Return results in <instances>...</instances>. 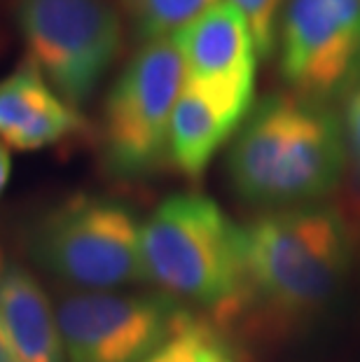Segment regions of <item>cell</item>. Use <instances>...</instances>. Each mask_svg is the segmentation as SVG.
<instances>
[{
  "mask_svg": "<svg viewBox=\"0 0 360 362\" xmlns=\"http://www.w3.org/2000/svg\"><path fill=\"white\" fill-rule=\"evenodd\" d=\"M246 311L267 325H297L323 311L351 264L344 215L332 206H293L241 227Z\"/></svg>",
  "mask_w": 360,
  "mask_h": 362,
  "instance_id": "cell-1",
  "label": "cell"
},
{
  "mask_svg": "<svg viewBox=\"0 0 360 362\" xmlns=\"http://www.w3.org/2000/svg\"><path fill=\"white\" fill-rule=\"evenodd\" d=\"M347 159L342 122L330 107L274 94L248 112L227 166L243 202L293 206L335 189Z\"/></svg>",
  "mask_w": 360,
  "mask_h": 362,
  "instance_id": "cell-2",
  "label": "cell"
},
{
  "mask_svg": "<svg viewBox=\"0 0 360 362\" xmlns=\"http://www.w3.org/2000/svg\"><path fill=\"white\" fill-rule=\"evenodd\" d=\"M141 264L162 295L206 311L220 327L246 313L241 227L211 197H166L141 222Z\"/></svg>",
  "mask_w": 360,
  "mask_h": 362,
  "instance_id": "cell-3",
  "label": "cell"
},
{
  "mask_svg": "<svg viewBox=\"0 0 360 362\" xmlns=\"http://www.w3.org/2000/svg\"><path fill=\"white\" fill-rule=\"evenodd\" d=\"M26 252L42 272L80 292L145 281L141 222L117 199L75 194L50 208L28 229Z\"/></svg>",
  "mask_w": 360,
  "mask_h": 362,
  "instance_id": "cell-4",
  "label": "cell"
},
{
  "mask_svg": "<svg viewBox=\"0 0 360 362\" xmlns=\"http://www.w3.org/2000/svg\"><path fill=\"white\" fill-rule=\"evenodd\" d=\"M185 66L171 37L143 42L105 96L101 159L112 178L141 180L168 159V131Z\"/></svg>",
  "mask_w": 360,
  "mask_h": 362,
  "instance_id": "cell-5",
  "label": "cell"
},
{
  "mask_svg": "<svg viewBox=\"0 0 360 362\" xmlns=\"http://www.w3.org/2000/svg\"><path fill=\"white\" fill-rule=\"evenodd\" d=\"M14 19L28 64L75 107L89 101L124 42L110 0H14Z\"/></svg>",
  "mask_w": 360,
  "mask_h": 362,
  "instance_id": "cell-6",
  "label": "cell"
},
{
  "mask_svg": "<svg viewBox=\"0 0 360 362\" xmlns=\"http://www.w3.org/2000/svg\"><path fill=\"white\" fill-rule=\"evenodd\" d=\"M187 313L162 292H71L57 306L66 362H145Z\"/></svg>",
  "mask_w": 360,
  "mask_h": 362,
  "instance_id": "cell-7",
  "label": "cell"
},
{
  "mask_svg": "<svg viewBox=\"0 0 360 362\" xmlns=\"http://www.w3.org/2000/svg\"><path fill=\"white\" fill-rule=\"evenodd\" d=\"M360 71V0H286L281 75L295 96L325 103Z\"/></svg>",
  "mask_w": 360,
  "mask_h": 362,
  "instance_id": "cell-8",
  "label": "cell"
},
{
  "mask_svg": "<svg viewBox=\"0 0 360 362\" xmlns=\"http://www.w3.org/2000/svg\"><path fill=\"white\" fill-rule=\"evenodd\" d=\"M171 40L182 57L185 84L250 110L260 57L246 17L229 0L213 3Z\"/></svg>",
  "mask_w": 360,
  "mask_h": 362,
  "instance_id": "cell-9",
  "label": "cell"
},
{
  "mask_svg": "<svg viewBox=\"0 0 360 362\" xmlns=\"http://www.w3.org/2000/svg\"><path fill=\"white\" fill-rule=\"evenodd\" d=\"M84 129V117L26 61L0 80V141L33 152L57 145Z\"/></svg>",
  "mask_w": 360,
  "mask_h": 362,
  "instance_id": "cell-10",
  "label": "cell"
},
{
  "mask_svg": "<svg viewBox=\"0 0 360 362\" xmlns=\"http://www.w3.org/2000/svg\"><path fill=\"white\" fill-rule=\"evenodd\" d=\"M0 327L17 362H66L57 311L21 264L0 267Z\"/></svg>",
  "mask_w": 360,
  "mask_h": 362,
  "instance_id": "cell-11",
  "label": "cell"
},
{
  "mask_svg": "<svg viewBox=\"0 0 360 362\" xmlns=\"http://www.w3.org/2000/svg\"><path fill=\"white\" fill-rule=\"evenodd\" d=\"M250 110L229 105L206 91L182 84L171 115L168 159L187 178H202L213 155L234 134Z\"/></svg>",
  "mask_w": 360,
  "mask_h": 362,
  "instance_id": "cell-12",
  "label": "cell"
},
{
  "mask_svg": "<svg viewBox=\"0 0 360 362\" xmlns=\"http://www.w3.org/2000/svg\"><path fill=\"white\" fill-rule=\"evenodd\" d=\"M145 362H239V353L220 325L187 313L175 332Z\"/></svg>",
  "mask_w": 360,
  "mask_h": 362,
  "instance_id": "cell-13",
  "label": "cell"
},
{
  "mask_svg": "<svg viewBox=\"0 0 360 362\" xmlns=\"http://www.w3.org/2000/svg\"><path fill=\"white\" fill-rule=\"evenodd\" d=\"M143 42L164 40L206 12L218 0H120Z\"/></svg>",
  "mask_w": 360,
  "mask_h": 362,
  "instance_id": "cell-14",
  "label": "cell"
},
{
  "mask_svg": "<svg viewBox=\"0 0 360 362\" xmlns=\"http://www.w3.org/2000/svg\"><path fill=\"white\" fill-rule=\"evenodd\" d=\"M248 21L250 35L255 40L257 57H269L277 42L279 28V12L283 0H229Z\"/></svg>",
  "mask_w": 360,
  "mask_h": 362,
  "instance_id": "cell-15",
  "label": "cell"
},
{
  "mask_svg": "<svg viewBox=\"0 0 360 362\" xmlns=\"http://www.w3.org/2000/svg\"><path fill=\"white\" fill-rule=\"evenodd\" d=\"M344 94H347V98H344V112H342L344 141H347V155L360 180V71Z\"/></svg>",
  "mask_w": 360,
  "mask_h": 362,
  "instance_id": "cell-16",
  "label": "cell"
},
{
  "mask_svg": "<svg viewBox=\"0 0 360 362\" xmlns=\"http://www.w3.org/2000/svg\"><path fill=\"white\" fill-rule=\"evenodd\" d=\"M10 175H12V159H10V150H7V145L0 141V197H3V192L7 187V182H10Z\"/></svg>",
  "mask_w": 360,
  "mask_h": 362,
  "instance_id": "cell-17",
  "label": "cell"
},
{
  "mask_svg": "<svg viewBox=\"0 0 360 362\" xmlns=\"http://www.w3.org/2000/svg\"><path fill=\"white\" fill-rule=\"evenodd\" d=\"M0 267H3V257H0ZM0 362H17V356H14L10 344H7L3 327H0Z\"/></svg>",
  "mask_w": 360,
  "mask_h": 362,
  "instance_id": "cell-18",
  "label": "cell"
}]
</instances>
